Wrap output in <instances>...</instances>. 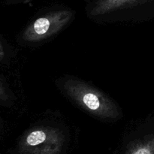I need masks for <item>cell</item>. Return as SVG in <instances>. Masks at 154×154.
I'll use <instances>...</instances> for the list:
<instances>
[{"mask_svg": "<svg viewBox=\"0 0 154 154\" xmlns=\"http://www.w3.org/2000/svg\"><path fill=\"white\" fill-rule=\"evenodd\" d=\"M55 85L66 99L97 120L116 122L123 117V111L114 99L81 78L62 75L56 79Z\"/></svg>", "mask_w": 154, "mask_h": 154, "instance_id": "cell-1", "label": "cell"}, {"mask_svg": "<svg viewBox=\"0 0 154 154\" xmlns=\"http://www.w3.org/2000/svg\"><path fill=\"white\" fill-rule=\"evenodd\" d=\"M75 17L69 7L56 6L40 12L24 27L19 40L23 45L35 46L49 40L66 29Z\"/></svg>", "mask_w": 154, "mask_h": 154, "instance_id": "cell-2", "label": "cell"}, {"mask_svg": "<svg viewBox=\"0 0 154 154\" xmlns=\"http://www.w3.org/2000/svg\"><path fill=\"white\" fill-rule=\"evenodd\" d=\"M152 0H85L87 17L96 23L135 22Z\"/></svg>", "mask_w": 154, "mask_h": 154, "instance_id": "cell-3", "label": "cell"}, {"mask_svg": "<svg viewBox=\"0 0 154 154\" xmlns=\"http://www.w3.org/2000/svg\"><path fill=\"white\" fill-rule=\"evenodd\" d=\"M66 134L52 125H37L26 130L18 144L20 154H60Z\"/></svg>", "mask_w": 154, "mask_h": 154, "instance_id": "cell-4", "label": "cell"}, {"mask_svg": "<svg viewBox=\"0 0 154 154\" xmlns=\"http://www.w3.org/2000/svg\"><path fill=\"white\" fill-rule=\"evenodd\" d=\"M123 154H154V135L134 140L128 144Z\"/></svg>", "mask_w": 154, "mask_h": 154, "instance_id": "cell-5", "label": "cell"}, {"mask_svg": "<svg viewBox=\"0 0 154 154\" xmlns=\"http://www.w3.org/2000/svg\"><path fill=\"white\" fill-rule=\"evenodd\" d=\"M9 96L7 93V90L5 86L4 82L0 78V102H5L8 99Z\"/></svg>", "mask_w": 154, "mask_h": 154, "instance_id": "cell-6", "label": "cell"}, {"mask_svg": "<svg viewBox=\"0 0 154 154\" xmlns=\"http://www.w3.org/2000/svg\"><path fill=\"white\" fill-rule=\"evenodd\" d=\"M5 3L8 5H17V4H25V3L30 2L33 0H5Z\"/></svg>", "mask_w": 154, "mask_h": 154, "instance_id": "cell-7", "label": "cell"}, {"mask_svg": "<svg viewBox=\"0 0 154 154\" xmlns=\"http://www.w3.org/2000/svg\"><path fill=\"white\" fill-rule=\"evenodd\" d=\"M5 57V50L3 48V45H2L1 42H0V60H2Z\"/></svg>", "mask_w": 154, "mask_h": 154, "instance_id": "cell-8", "label": "cell"}]
</instances>
